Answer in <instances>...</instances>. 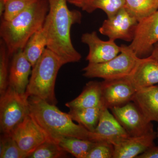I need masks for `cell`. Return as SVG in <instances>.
<instances>
[{
    "instance_id": "6da1fadb",
    "label": "cell",
    "mask_w": 158,
    "mask_h": 158,
    "mask_svg": "<svg viewBox=\"0 0 158 158\" xmlns=\"http://www.w3.org/2000/svg\"><path fill=\"white\" fill-rule=\"evenodd\" d=\"M49 11L42 28L47 48L58 57L63 65L78 62L81 56L74 48L70 37L72 26L80 23L81 14L68 9L66 0H48Z\"/></svg>"
},
{
    "instance_id": "7a4b0ae2",
    "label": "cell",
    "mask_w": 158,
    "mask_h": 158,
    "mask_svg": "<svg viewBox=\"0 0 158 158\" xmlns=\"http://www.w3.org/2000/svg\"><path fill=\"white\" fill-rule=\"evenodd\" d=\"M28 100L30 115L53 141L74 137L93 141V133L75 123L69 113L37 97L30 96Z\"/></svg>"
},
{
    "instance_id": "3957f363",
    "label": "cell",
    "mask_w": 158,
    "mask_h": 158,
    "mask_svg": "<svg viewBox=\"0 0 158 158\" xmlns=\"http://www.w3.org/2000/svg\"><path fill=\"white\" fill-rule=\"evenodd\" d=\"M49 9L48 0H37L10 21L2 20L0 36L9 56L23 49L32 35L42 27Z\"/></svg>"
},
{
    "instance_id": "277c9868",
    "label": "cell",
    "mask_w": 158,
    "mask_h": 158,
    "mask_svg": "<svg viewBox=\"0 0 158 158\" xmlns=\"http://www.w3.org/2000/svg\"><path fill=\"white\" fill-rule=\"evenodd\" d=\"M58 57L46 48L32 68L26 94L56 105L55 85L59 69L63 65Z\"/></svg>"
},
{
    "instance_id": "5b68a950",
    "label": "cell",
    "mask_w": 158,
    "mask_h": 158,
    "mask_svg": "<svg viewBox=\"0 0 158 158\" xmlns=\"http://www.w3.org/2000/svg\"><path fill=\"white\" fill-rule=\"evenodd\" d=\"M120 54L107 62L89 63L83 69V76L88 78L114 80L128 76L136 67L140 58L129 46L122 45Z\"/></svg>"
},
{
    "instance_id": "8992f818",
    "label": "cell",
    "mask_w": 158,
    "mask_h": 158,
    "mask_svg": "<svg viewBox=\"0 0 158 158\" xmlns=\"http://www.w3.org/2000/svg\"><path fill=\"white\" fill-rule=\"evenodd\" d=\"M29 97L8 86L0 97V129L11 135L15 128L30 114Z\"/></svg>"
},
{
    "instance_id": "52a82bcc",
    "label": "cell",
    "mask_w": 158,
    "mask_h": 158,
    "mask_svg": "<svg viewBox=\"0 0 158 158\" xmlns=\"http://www.w3.org/2000/svg\"><path fill=\"white\" fill-rule=\"evenodd\" d=\"M110 110L131 137L143 135L154 131L151 122L145 118L134 102L113 107Z\"/></svg>"
},
{
    "instance_id": "ba28073f",
    "label": "cell",
    "mask_w": 158,
    "mask_h": 158,
    "mask_svg": "<svg viewBox=\"0 0 158 158\" xmlns=\"http://www.w3.org/2000/svg\"><path fill=\"white\" fill-rule=\"evenodd\" d=\"M10 135L20 148L29 156L44 142L52 140L30 114Z\"/></svg>"
},
{
    "instance_id": "9c48e42d",
    "label": "cell",
    "mask_w": 158,
    "mask_h": 158,
    "mask_svg": "<svg viewBox=\"0 0 158 158\" xmlns=\"http://www.w3.org/2000/svg\"><path fill=\"white\" fill-rule=\"evenodd\" d=\"M158 42V10L138 22L135 37L129 45L140 58L151 54L154 46Z\"/></svg>"
},
{
    "instance_id": "30bf717a",
    "label": "cell",
    "mask_w": 158,
    "mask_h": 158,
    "mask_svg": "<svg viewBox=\"0 0 158 158\" xmlns=\"http://www.w3.org/2000/svg\"><path fill=\"white\" fill-rule=\"evenodd\" d=\"M138 23L136 19L123 8L112 17L105 20L99 31L110 40L132 41Z\"/></svg>"
},
{
    "instance_id": "8fae6325",
    "label": "cell",
    "mask_w": 158,
    "mask_h": 158,
    "mask_svg": "<svg viewBox=\"0 0 158 158\" xmlns=\"http://www.w3.org/2000/svg\"><path fill=\"white\" fill-rule=\"evenodd\" d=\"M102 103L110 109L132 101L137 90L127 77L101 82Z\"/></svg>"
},
{
    "instance_id": "7c38bea8",
    "label": "cell",
    "mask_w": 158,
    "mask_h": 158,
    "mask_svg": "<svg viewBox=\"0 0 158 158\" xmlns=\"http://www.w3.org/2000/svg\"><path fill=\"white\" fill-rule=\"evenodd\" d=\"M92 133L94 142H107L114 146L131 137L107 108L103 110L98 124Z\"/></svg>"
},
{
    "instance_id": "4fadbf2b",
    "label": "cell",
    "mask_w": 158,
    "mask_h": 158,
    "mask_svg": "<svg viewBox=\"0 0 158 158\" xmlns=\"http://www.w3.org/2000/svg\"><path fill=\"white\" fill-rule=\"evenodd\" d=\"M115 41L110 39L104 41L99 38L95 31L83 34L82 42L89 48L86 60L89 63H102L115 58L121 50V46L117 45Z\"/></svg>"
},
{
    "instance_id": "5bb4252c",
    "label": "cell",
    "mask_w": 158,
    "mask_h": 158,
    "mask_svg": "<svg viewBox=\"0 0 158 158\" xmlns=\"http://www.w3.org/2000/svg\"><path fill=\"white\" fill-rule=\"evenodd\" d=\"M32 68L23 50L18 51L13 55L11 61L9 70L8 86L20 93H25Z\"/></svg>"
},
{
    "instance_id": "9a60e30c",
    "label": "cell",
    "mask_w": 158,
    "mask_h": 158,
    "mask_svg": "<svg viewBox=\"0 0 158 158\" xmlns=\"http://www.w3.org/2000/svg\"><path fill=\"white\" fill-rule=\"evenodd\" d=\"M127 77L137 90L158 84V61L150 56L140 58Z\"/></svg>"
},
{
    "instance_id": "2e32d148",
    "label": "cell",
    "mask_w": 158,
    "mask_h": 158,
    "mask_svg": "<svg viewBox=\"0 0 158 158\" xmlns=\"http://www.w3.org/2000/svg\"><path fill=\"white\" fill-rule=\"evenodd\" d=\"M156 138V132L155 131L143 135L130 137L114 145L113 158H137L148 148L155 145Z\"/></svg>"
},
{
    "instance_id": "e0dca14e",
    "label": "cell",
    "mask_w": 158,
    "mask_h": 158,
    "mask_svg": "<svg viewBox=\"0 0 158 158\" xmlns=\"http://www.w3.org/2000/svg\"><path fill=\"white\" fill-rule=\"evenodd\" d=\"M132 101L148 121L158 123V86L153 85L137 90Z\"/></svg>"
},
{
    "instance_id": "ac0fdd59",
    "label": "cell",
    "mask_w": 158,
    "mask_h": 158,
    "mask_svg": "<svg viewBox=\"0 0 158 158\" xmlns=\"http://www.w3.org/2000/svg\"><path fill=\"white\" fill-rule=\"evenodd\" d=\"M101 82H88L77 97L65 104L69 109L93 108L103 105ZM104 106V105H103Z\"/></svg>"
},
{
    "instance_id": "d6986e66",
    "label": "cell",
    "mask_w": 158,
    "mask_h": 158,
    "mask_svg": "<svg viewBox=\"0 0 158 158\" xmlns=\"http://www.w3.org/2000/svg\"><path fill=\"white\" fill-rule=\"evenodd\" d=\"M104 108H106L101 105L93 108L70 109L69 114L73 121L83 126L91 132H93Z\"/></svg>"
},
{
    "instance_id": "ffe728a7",
    "label": "cell",
    "mask_w": 158,
    "mask_h": 158,
    "mask_svg": "<svg viewBox=\"0 0 158 158\" xmlns=\"http://www.w3.org/2000/svg\"><path fill=\"white\" fill-rule=\"evenodd\" d=\"M46 37L42 27L32 35L23 49L26 58L31 63L32 67L43 54L47 48Z\"/></svg>"
},
{
    "instance_id": "44dd1931",
    "label": "cell",
    "mask_w": 158,
    "mask_h": 158,
    "mask_svg": "<svg viewBox=\"0 0 158 158\" xmlns=\"http://www.w3.org/2000/svg\"><path fill=\"white\" fill-rule=\"evenodd\" d=\"M57 142L62 149L77 158H87L96 142L74 137H63Z\"/></svg>"
},
{
    "instance_id": "7402d4cb",
    "label": "cell",
    "mask_w": 158,
    "mask_h": 158,
    "mask_svg": "<svg viewBox=\"0 0 158 158\" xmlns=\"http://www.w3.org/2000/svg\"><path fill=\"white\" fill-rule=\"evenodd\" d=\"M124 8L139 22L158 10V0H126Z\"/></svg>"
},
{
    "instance_id": "603a6c76",
    "label": "cell",
    "mask_w": 158,
    "mask_h": 158,
    "mask_svg": "<svg viewBox=\"0 0 158 158\" xmlns=\"http://www.w3.org/2000/svg\"><path fill=\"white\" fill-rule=\"evenodd\" d=\"M126 0H90L82 10L91 13L97 9H101L108 18L112 17L124 8Z\"/></svg>"
},
{
    "instance_id": "cb8c5ba5",
    "label": "cell",
    "mask_w": 158,
    "mask_h": 158,
    "mask_svg": "<svg viewBox=\"0 0 158 158\" xmlns=\"http://www.w3.org/2000/svg\"><path fill=\"white\" fill-rule=\"evenodd\" d=\"M67 153L62 149L58 142L53 140H49L39 145L28 158H65L67 157Z\"/></svg>"
},
{
    "instance_id": "d4e9b609",
    "label": "cell",
    "mask_w": 158,
    "mask_h": 158,
    "mask_svg": "<svg viewBox=\"0 0 158 158\" xmlns=\"http://www.w3.org/2000/svg\"><path fill=\"white\" fill-rule=\"evenodd\" d=\"M29 155L20 148L11 135L3 134L0 140V158H28Z\"/></svg>"
},
{
    "instance_id": "484cf974",
    "label": "cell",
    "mask_w": 158,
    "mask_h": 158,
    "mask_svg": "<svg viewBox=\"0 0 158 158\" xmlns=\"http://www.w3.org/2000/svg\"><path fill=\"white\" fill-rule=\"evenodd\" d=\"M2 19L10 21L26 10L37 0H6Z\"/></svg>"
},
{
    "instance_id": "4316f807",
    "label": "cell",
    "mask_w": 158,
    "mask_h": 158,
    "mask_svg": "<svg viewBox=\"0 0 158 158\" xmlns=\"http://www.w3.org/2000/svg\"><path fill=\"white\" fill-rule=\"evenodd\" d=\"M7 48L2 40L0 44V94L8 88L9 80V57Z\"/></svg>"
},
{
    "instance_id": "83f0119b",
    "label": "cell",
    "mask_w": 158,
    "mask_h": 158,
    "mask_svg": "<svg viewBox=\"0 0 158 158\" xmlns=\"http://www.w3.org/2000/svg\"><path fill=\"white\" fill-rule=\"evenodd\" d=\"M114 152L113 144L106 142H96L87 158H113Z\"/></svg>"
},
{
    "instance_id": "f1b7e54d",
    "label": "cell",
    "mask_w": 158,
    "mask_h": 158,
    "mask_svg": "<svg viewBox=\"0 0 158 158\" xmlns=\"http://www.w3.org/2000/svg\"><path fill=\"white\" fill-rule=\"evenodd\" d=\"M136 158H158V146L152 145Z\"/></svg>"
},
{
    "instance_id": "f546056e",
    "label": "cell",
    "mask_w": 158,
    "mask_h": 158,
    "mask_svg": "<svg viewBox=\"0 0 158 158\" xmlns=\"http://www.w3.org/2000/svg\"><path fill=\"white\" fill-rule=\"evenodd\" d=\"M66 1L70 4L83 9L90 0H66Z\"/></svg>"
},
{
    "instance_id": "4dcf8cb0",
    "label": "cell",
    "mask_w": 158,
    "mask_h": 158,
    "mask_svg": "<svg viewBox=\"0 0 158 158\" xmlns=\"http://www.w3.org/2000/svg\"><path fill=\"white\" fill-rule=\"evenodd\" d=\"M150 56L158 61V42L154 46L152 52Z\"/></svg>"
},
{
    "instance_id": "1f68e13d",
    "label": "cell",
    "mask_w": 158,
    "mask_h": 158,
    "mask_svg": "<svg viewBox=\"0 0 158 158\" xmlns=\"http://www.w3.org/2000/svg\"><path fill=\"white\" fill-rule=\"evenodd\" d=\"M6 0H0V15L3 16L6 8Z\"/></svg>"
},
{
    "instance_id": "d6a6232c",
    "label": "cell",
    "mask_w": 158,
    "mask_h": 158,
    "mask_svg": "<svg viewBox=\"0 0 158 158\" xmlns=\"http://www.w3.org/2000/svg\"><path fill=\"white\" fill-rule=\"evenodd\" d=\"M156 137H157V138L158 141V128H157V130Z\"/></svg>"
}]
</instances>
